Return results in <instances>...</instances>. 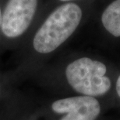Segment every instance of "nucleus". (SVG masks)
Instances as JSON below:
<instances>
[{"label": "nucleus", "instance_id": "1", "mask_svg": "<svg viewBox=\"0 0 120 120\" xmlns=\"http://www.w3.org/2000/svg\"><path fill=\"white\" fill-rule=\"evenodd\" d=\"M82 18V11L75 3H66L47 18L34 36L33 46L40 53L52 52L73 34Z\"/></svg>", "mask_w": 120, "mask_h": 120}, {"label": "nucleus", "instance_id": "2", "mask_svg": "<svg viewBox=\"0 0 120 120\" xmlns=\"http://www.w3.org/2000/svg\"><path fill=\"white\" fill-rule=\"evenodd\" d=\"M103 63L82 57L67 66L66 76L70 85L78 93L86 96L103 95L111 88V81L106 75Z\"/></svg>", "mask_w": 120, "mask_h": 120}, {"label": "nucleus", "instance_id": "3", "mask_svg": "<svg viewBox=\"0 0 120 120\" xmlns=\"http://www.w3.org/2000/svg\"><path fill=\"white\" fill-rule=\"evenodd\" d=\"M37 6V0H9L2 14L1 29L9 38L22 35L29 27Z\"/></svg>", "mask_w": 120, "mask_h": 120}, {"label": "nucleus", "instance_id": "4", "mask_svg": "<svg viewBox=\"0 0 120 120\" xmlns=\"http://www.w3.org/2000/svg\"><path fill=\"white\" fill-rule=\"evenodd\" d=\"M52 111L65 114L60 120H95L101 112L98 101L91 96H76L55 101Z\"/></svg>", "mask_w": 120, "mask_h": 120}, {"label": "nucleus", "instance_id": "5", "mask_svg": "<svg viewBox=\"0 0 120 120\" xmlns=\"http://www.w3.org/2000/svg\"><path fill=\"white\" fill-rule=\"evenodd\" d=\"M104 28L114 37H120V0H116L105 9L101 16Z\"/></svg>", "mask_w": 120, "mask_h": 120}, {"label": "nucleus", "instance_id": "6", "mask_svg": "<svg viewBox=\"0 0 120 120\" xmlns=\"http://www.w3.org/2000/svg\"><path fill=\"white\" fill-rule=\"evenodd\" d=\"M116 91L118 95L120 97V75L119 77L117 79V82H116Z\"/></svg>", "mask_w": 120, "mask_h": 120}, {"label": "nucleus", "instance_id": "7", "mask_svg": "<svg viewBox=\"0 0 120 120\" xmlns=\"http://www.w3.org/2000/svg\"><path fill=\"white\" fill-rule=\"evenodd\" d=\"M1 25H2V12L1 9H0V28H1Z\"/></svg>", "mask_w": 120, "mask_h": 120}, {"label": "nucleus", "instance_id": "8", "mask_svg": "<svg viewBox=\"0 0 120 120\" xmlns=\"http://www.w3.org/2000/svg\"><path fill=\"white\" fill-rule=\"evenodd\" d=\"M61 1H70V0H61Z\"/></svg>", "mask_w": 120, "mask_h": 120}]
</instances>
